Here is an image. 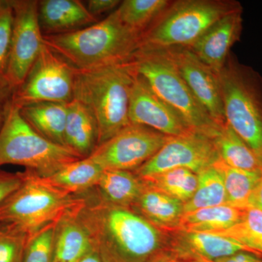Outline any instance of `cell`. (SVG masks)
<instances>
[{
	"label": "cell",
	"mask_w": 262,
	"mask_h": 262,
	"mask_svg": "<svg viewBox=\"0 0 262 262\" xmlns=\"http://www.w3.org/2000/svg\"><path fill=\"white\" fill-rule=\"evenodd\" d=\"M77 219L104 262H153L173 251L169 231L151 224L130 208L82 194Z\"/></svg>",
	"instance_id": "obj_1"
},
{
	"label": "cell",
	"mask_w": 262,
	"mask_h": 262,
	"mask_svg": "<svg viewBox=\"0 0 262 262\" xmlns=\"http://www.w3.org/2000/svg\"><path fill=\"white\" fill-rule=\"evenodd\" d=\"M136 73L132 58L91 70L75 68L73 98L89 108L94 116L98 128V146L131 124L129 106Z\"/></svg>",
	"instance_id": "obj_2"
},
{
	"label": "cell",
	"mask_w": 262,
	"mask_h": 262,
	"mask_svg": "<svg viewBox=\"0 0 262 262\" xmlns=\"http://www.w3.org/2000/svg\"><path fill=\"white\" fill-rule=\"evenodd\" d=\"M141 37L124 25L113 10L85 28L43 35V43L75 68L91 70L129 61L139 49Z\"/></svg>",
	"instance_id": "obj_3"
},
{
	"label": "cell",
	"mask_w": 262,
	"mask_h": 262,
	"mask_svg": "<svg viewBox=\"0 0 262 262\" xmlns=\"http://www.w3.org/2000/svg\"><path fill=\"white\" fill-rule=\"evenodd\" d=\"M218 77L226 122L262 165V77L232 52Z\"/></svg>",
	"instance_id": "obj_4"
},
{
	"label": "cell",
	"mask_w": 262,
	"mask_h": 262,
	"mask_svg": "<svg viewBox=\"0 0 262 262\" xmlns=\"http://www.w3.org/2000/svg\"><path fill=\"white\" fill-rule=\"evenodd\" d=\"M243 10L234 0H179L143 33L140 48H189L225 15Z\"/></svg>",
	"instance_id": "obj_5"
},
{
	"label": "cell",
	"mask_w": 262,
	"mask_h": 262,
	"mask_svg": "<svg viewBox=\"0 0 262 262\" xmlns=\"http://www.w3.org/2000/svg\"><path fill=\"white\" fill-rule=\"evenodd\" d=\"M84 201L83 195L64 192L27 169L21 185L0 205V224L32 234L58 222Z\"/></svg>",
	"instance_id": "obj_6"
},
{
	"label": "cell",
	"mask_w": 262,
	"mask_h": 262,
	"mask_svg": "<svg viewBox=\"0 0 262 262\" xmlns=\"http://www.w3.org/2000/svg\"><path fill=\"white\" fill-rule=\"evenodd\" d=\"M79 160L68 148L39 135L26 121L20 108L8 103L0 126V166L21 165L39 177H48Z\"/></svg>",
	"instance_id": "obj_7"
},
{
	"label": "cell",
	"mask_w": 262,
	"mask_h": 262,
	"mask_svg": "<svg viewBox=\"0 0 262 262\" xmlns=\"http://www.w3.org/2000/svg\"><path fill=\"white\" fill-rule=\"evenodd\" d=\"M136 72L155 94L173 108L192 129L213 138L219 125L196 100L163 49L140 48L132 58Z\"/></svg>",
	"instance_id": "obj_8"
},
{
	"label": "cell",
	"mask_w": 262,
	"mask_h": 262,
	"mask_svg": "<svg viewBox=\"0 0 262 262\" xmlns=\"http://www.w3.org/2000/svg\"><path fill=\"white\" fill-rule=\"evenodd\" d=\"M75 68L44 44L24 83L10 96L19 108L43 102L69 103L74 98Z\"/></svg>",
	"instance_id": "obj_9"
},
{
	"label": "cell",
	"mask_w": 262,
	"mask_h": 262,
	"mask_svg": "<svg viewBox=\"0 0 262 262\" xmlns=\"http://www.w3.org/2000/svg\"><path fill=\"white\" fill-rule=\"evenodd\" d=\"M170 138L149 127L130 124L98 146L88 158L103 170L134 171L152 158Z\"/></svg>",
	"instance_id": "obj_10"
},
{
	"label": "cell",
	"mask_w": 262,
	"mask_h": 262,
	"mask_svg": "<svg viewBox=\"0 0 262 262\" xmlns=\"http://www.w3.org/2000/svg\"><path fill=\"white\" fill-rule=\"evenodd\" d=\"M14 12L6 82L10 94L24 83L44 43L39 21V1L11 0Z\"/></svg>",
	"instance_id": "obj_11"
},
{
	"label": "cell",
	"mask_w": 262,
	"mask_h": 262,
	"mask_svg": "<svg viewBox=\"0 0 262 262\" xmlns=\"http://www.w3.org/2000/svg\"><path fill=\"white\" fill-rule=\"evenodd\" d=\"M220 159L213 139L193 130L170 137L152 158L133 172L140 179L178 168L189 169L198 174Z\"/></svg>",
	"instance_id": "obj_12"
},
{
	"label": "cell",
	"mask_w": 262,
	"mask_h": 262,
	"mask_svg": "<svg viewBox=\"0 0 262 262\" xmlns=\"http://www.w3.org/2000/svg\"><path fill=\"white\" fill-rule=\"evenodd\" d=\"M163 50L213 120L220 125L227 123L218 75L188 48Z\"/></svg>",
	"instance_id": "obj_13"
},
{
	"label": "cell",
	"mask_w": 262,
	"mask_h": 262,
	"mask_svg": "<svg viewBox=\"0 0 262 262\" xmlns=\"http://www.w3.org/2000/svg\"><path fill=\"white\" fill-rule=\"evenodd\" d=\"M129 119L131 124L149 127L169 137L184 135L194 130L155 94L138 72L131 89Z\"/></svg>",
	"instance_id": "obj_14"
},
{
	"label": "cell",
	"mask_w": 262,
	"mask_h": 262,
	"mask_svg": "<svg viewBox=\"0 0 262 262\" xmlns=\"http://www.w3.org/2000/svg\"><path fill=\"white\" fill-rule=\"evenodd\" d=\"M242 31L243 10H239L220 19L188 48L218 75Z\"/></svg>",
	"instance_id": "obj_15"
},
{
	"label": "cell",
	"mask_w": 262,
	"mask_h": 262,
	"mask_svg": "<svg viewBox=\"0 0 262 262\" xmlns=\"http://www.w3.org/2000/svg\"><path fill=\"white\" fill-rule=\"evenodd\" d=\"M38 12L43 35L74 32L98 22L79 0L39 1Z\"/></svg>",
	"instance_id": "obj_16"
},
{
	"label": "cell",
	"mask_w": 262,
	"mask_h": 262,
	"mask_svg": "<svg viewBox=\"0 0 262 262\" xmlns=\"http://www.w3.org/2000/svg\"><path fill=\"white\" fill-rule=\"evenodd\" d=\"M170 233L174 252L189 259L212 261L241 251L253 253L237 241L224 236L180 230Z\"/></svg>",
	"instance_id": "obj_17"
},
{
	"label": "cell",
	"mask_w": 262,
	"mask_h": 262,
	"mask_svg": "<svg viewBox=\"0 0 262 262\" xmlns=\"http://www.w3.org/2000/svg\"><path fill=\"white\" fill-rule=\"evenodd\" d=\"M64 145L80 159L89 158L98 146V128L89 108L77 100L67 104Z\"/></svg>",
	"instance_id": "obj_18"
},
{
	"label": "cell",
	"mask_w": 262,
	"mask_h": 262,
	"mask_svg": "<svg viewBox=\"0 0 262 262\" xmlns=\"http://www.w3.org/2000/svg\"><path fill=\"white\" fill-rule=\"evenodd\" d=\"M131 209L159 228L172 232L178 229L184 203L144 183L142 192Z\"/></svg>",
	"instance_id": "obj_19"
},
{
	"label": "cell",
	"mask_w": 262,
	"mask_h": 262,
	"mask_svg": "<svg viewBox=\"0 0 262 262\" xmlns=\"http://www.w3.org/2000/svg\"><path fill=\"white\" fill-rule=\"evenodd\" d=\"M144 183L133 171L103 170L94 188L96 196L115 206L132 208L139 199Z\"/></svg>",
	"instance_id": "obj_20"
},
{
	"label": "cell",
	"mask_w": 262,
	"mask_h": 262,
	"mask_svg": "<svg viewBox=\"0 0 262 262\" xmlns=\"http://www.w3.org/2000/svg\"><path fill=\"white\" fill-rule=\"evenodd\" d=\"M77 208L58 221L53 262H76L94 248L89 234L77 219Z\"/></svg>",
	"instance_id": "obj_21"
},
{
	"label": "cell",
	"mask_w": 262,
	"mask_h": 262,
	"mask_svg": "<svg viewBox=\"0 0 262 262\" xmlns=\"http://www.w3.org/2000/svg\"><path fill=\"white\" fill-rule=\"evenodd\" d=\"M68 103L43 102L20 108L22 116L39 135L65 146L64 130ZM66 147V146H65Z\"/></svg>",
	"instance_id": "obj_22"
},
{
	"label": "cell",
	"mask_w": 262,
	"mask_h": 262,
	"mask_svg": "<svg viewBox=\"0 0 262 262\" xmlns=\"http://www.w3.org/2000/svg\"><path fill=\"white\" fill-rule=\"evenodd\" d=\"M244 210L223 205L188 212L182 215L177 230L215 233L230 228L238 223Z\"/></svg>",
	"instance_id": "obj_23"
},
{
	"label": "cell",
	"mask_w": 262,
	"mask_h": 262,
	"mask_svg": "<svg viewBox=\"0 0 262 262\" xmlns=\"http://www.w3.org/2000/svg\"><path fill=\"white\" fill-rule=\"evenodd\" d=\"M103 169L89 158L81 159L63 166L48 177L52 185L75 195H82L96 187Z\"/></svg>",
	"instance_id": "obj_24"
},
{
	"label": "cell",
	"mask_w": 262,
	"mask_h": 262,
	"mask_svg": "<svg viewBox=\"0 0 262 262\" xmlns=\"http://www.w3.org/2000/svg\"><path fill=\"white\" fill-rule=\"evenodd\" d=\"M220 160L232 168L261 171L262 165L249 146L226 123L212 138Z\"/></svg>",
	"instance_id": "obj_25"
},
{
	"label": "cell",
	"mask_w": 262,
	"mask_h": 262,
	"mask_svg": "<svg viewBox=\"0 0 262 262\" xmlns=\"http://www.w3.org/2000/svg\"><path fill=\"white\" fill-rule=\"evenodd\" d=\"M221 174L225 184L228 206L245 209L253 189L262 177L261 171L232 168L220 159L213 165Z\"/></svg>",
	"instance_id": "obj_26"
},
{
	"label": "cell",
	"mask_w": 262,
	"mask_h": 262,
	"mask_svg": "<svg viewBox=\"0 0 262 262\" xmlns=\"http://www.w3.org/2000/svg\"><path fill=\"white\" fill-rule=\"evenodd\" d=\"M171 2L168 0H124L115 11L124 25L141 36L168 8Z\"/></svg>",
	"instance_id": "obj_27"
},
{
	"label": "cell",
	"mask_w": 262,
	"mask_h": 262,
	"mask_svg": "<svg viewBox=\"0 0 262 262\" xmlns=\"http://www.w3.org/2000/svg\"><path fill=\"white\" fill-rule=\"evenodd\" d=\"M141 179L149 187L184 203L192 198L198 184V174L184 168L171 169Z\"/></svg>",
	"instance_id": "obj_28"
},
{
	"label": "cell",
	"mask_w": 262,
	"mask_h": 262,
	"mask_svg": "<svg viewBox=\"0 0 262 262\" xmlns=\"http://www.w3.org/2000/svg\"><path fill=\"white\" fill-rule=\"evenodd\" d=\"M198 184L195 192L189 201L184 203V213L202 208L223 206L227 203V194L223 179L213 166L198 173Z\"/></svg>",
	"instance_id": "obj_29"
},
{
	"label": "cell",
	"mask_w": 262,
	"mask_h": 262,
	"mask_svg": "<svg viewBox=\"0 0 262 262\" xmlns=\"http://www.w3.org/2000/svg\"><path fill=\"white\" fill-rule=\"evenodd\" d=\"M212 234L234 239L253 253L262 256V211L253 208H245L238 223Z\"/></svg>",
	"instance_id": "obj_30"
},
{
	"label": "cell",
	"mask_w": 262,
	"mask_h": 262,
	"mask_svg": "<svg viewBox=\"0 0 262 262\" xmlns=\"http://www.w3.org/2000/svg\"><path fill=\"white\" fill-rule=\"evenodd\" d=\"M58 222H53L29 234L22 262L54 261Z\"/></svg>",
	"instance_id": "obj_31"
},
{
	"label": "cell",
	"mask_w": 262,
	"mask_h": 262,
	"mask_svg": "<svg viewBox=\"0 0 262 262\" xmlns=\"http://www.w3.org/2000/svg\"><path fill=\"white\" fill-rule=\"evenodd\" d=\"M14 12L11 0H0V90L10 94L6 82Z\"/></svg>",
	"instance_id": "obj_32"
},
{
	"label": "cell",
	"mask_w": 262,
	"mask_h": 262,
	"mask_svg": "<svg viewBox=\"0 0 262 262\" xmlns=\"http://www.w3.org/2000/svg\"><path fill=\"white\" fill-rule=\"evenodd\" d=\"M29 234L13 226L0 224V262H22Z\"/></svg>",
	"instance_id": "obj_33"
},
{
	"label": "cell",
	"mask_w": 262,
	"mask_h": 262,
	"mask_svg": "<svg viewBox=\"0 0 262 262\" xmlns=\"http://www.w3.org/2000/svg\"><path fill=\"white\" fill-rule=\"evenodd\" d=\"M24 179V172L9 173L0 170V205L20 187Z\"/></svg>",
	"instance_id": "obj_34"
},
{
	"label": "cell",
	"mask_w": 262,
	"mask_h": 262,
	"mask_svg": "<svg viewBox=\"0 0 262 262\" xmlns=\"http://www.w3.org/2000/svg\"><path fill=\"white\" fill-rule=\"evenodd\" d=\"M121 2L119 0H89L86 8L91 15L98 18V15L116 9Z\"/></svg>",
	"instance_id": "obj_35"
},
{
	"label": "cell",
	"mask_w": 262,
	"mask_h": 262,
	"mask_svg": "<svg viewBox=\"0 0 262 262\" xmlns=\"http://www.w3.org/2000/svg\"><path fill=\"white\" fill-rule=\"evenodd\" d=\"M194 262H262V256L248 251H241L226 257L212 260H193Z\"/></svg>",
	"instance_id": "obj_36"
},
{
	"label": "cell",
	"mask_w": 262,
	"mask_h": 262,
	"mask_svg": "<svg viewBox=\"0 0 262 262\" xmlns=\"http://www.w3.org/2000/svg\"><path fill=\"white\" fill-rule=\"evenodd\" d=\"M248 208H256L262 211V177L250 196Z\"/></svg>",
	"instance_id": "obj_37"
},
{
	"label": "cell",
	"mask_w": 262,
	"mask_h": 262,
	"mask_svg": "<svg viewBox=\"0 0 262 262\" xmlns=\"http://www.w3.org/2000/svg\"><path fill=\"white\" fill-rule=\"evenodd\" d=\"M153 262H194L192 260L189 259L185 257L177 254L173 251L168 254L165 255L163 257L158 258L156 261Z\"/></svg>",
	"instance_id": "obj_38"
},
{
	"label": "cell",
	"mask_w": 262,
	"mask_h": 262,
	"mask_svg": "<svg viewBox=\"0 0 262 262\" xmlns=\"http://www.w3.org/2000/svg\"><path fill=\"white\" fill-rule=\"evenodd\" d=\"M76 262H104L97 251L93 248L91 251Z\"/></svg>",
	"instance_id": "obj_39"
},
{
	"label": "cell",
	"mask_w": 262,
	"mask_h": 262,
	"mask_svg": "<svg viewBox=\"0 0 262 262\" xmlns=\"http://www.w3.org/2000/svg\"><path fill=\"white\" fill-rule=\"evenodd\" d=\"M9 95L7 93L3 92V91L0 90V126H1L2 123H3V120H4L5 112H6L7 107H8V103H5V98L7 96Z\"/></svg>",
	"instance_id": "obj_40"
}]
</instances>
